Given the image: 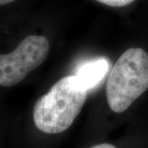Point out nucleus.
Instances as JSON below:
<instances>
[{"mask_svg": "<svg viewBox=\"0 0 148 148\" xmlns=\"http://www.w3.org/2000/svg\"><path fill=\"white\" fill-rule=\"evenodd\" d=\"M148 89V53L130 48L118 58L106 82L110 109L122 114Z\"/></svg>", "mask_w": 148, "mask_h": 148, "instance_id": "nucleus-2", "label": "nucleus"}, {"mask_svg": "<svg viewBox=\"0 0 148 148\" xmlns=\"http://www.w3.org/2000/svg\"><path fill=\"white\" fill-rule=\"evenodd\" d=\"M49 43L43 36H28L11 53L0 54V86H12L46 59Z\"/></svg>", "mask_w": 148, "mask_h": 148, "instance_id": "nucleus-3", "label": "nucleus"}, {"mask_svg": "<svg viewBox=\"0 0 148 148\" xmlns=\"http://www.w3.org/2000/svg\"><path fill=\"white\" fill-rule=\"evenodd\" d=\"M75 75L58 81L33 108V123L37 130L47 136H58L73 124L87 96Z\"/></svg>", "mask_w": 148, "mask_h": 148, "instance_id": "nucleus-1", "label": "nucleus"}, {"mask_svg": "<svg viewBox=\"0 0 148 148\" xmlns=\"http://www.w3.org/2000/svg\"><path fill=\"white\" fill-rule=\"evenodd\" d=\"M14 1H16V0H0V6L9 4L11 3H13Z\"/></svg>", "mask_w": 148, "mask_h": 148, "instance_id": "nucleus-7", "label": "nucleus"}, {"mask_svg": "<svg viewBox=\"0 0 148 148\" xmlns=\"http://www.w3.org/2000/svg\"><path fill=\"white\" fill-rule=\"evenodd\" d=\"M110 69V63L105 58L85 62L76 72V77L81 86L87 90L95 88L105 78Z\"/></svg>", "mask_w": 148, "mask_h": 148, "instance_id": "nucleus-4", "label": "nucleus"}, {"mask_svg": "<svg viewBox=\"0 0 148 148\" xmlns=\"http://www.w3.org/2000/svg\"><path fill=\"white\" fill-rule=\"evenodd\" d=\"M96 1L105 5L110 6L114 8H121L131 4L135 0H96Z\"/></svg>", "mask_w": 148, "mask_h": 148, "instance_id": "nucleus-5", "label": "nucleus"}, {"mask_svg": "<svg viewBox=\"0 0 148 148\" xmlns=\"http://www.w3.org/2000/svg\"><path fill=\"white\" fill-rule=\"evenodd\" d=\"M88 148H120L114 143H101L95 144Z\"/></svg>", "mask_w": 148, "mask_h": 148, "instance_id": "nucleus-6", "label": "nucleus"}]
</instances>
